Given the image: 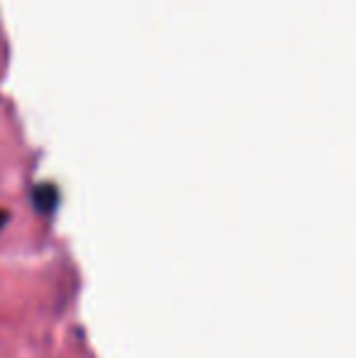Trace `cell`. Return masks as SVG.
<instances>
[{
  "mask_svg": "<svg viewBox=\"0 0 356 358\" xmlns=\"http://www.w3.org/2000/svg\"><path fill=\"white\" fill-rule=\"evenodd\" d=\"M59 200H62V195H59V188L54 183H39V185H34V190H32V205H34V210H37L39 215H52L54 210H57Z\"/></svg>",
  "mask_w": 356,
  "mask_h": 358,
  "instance_id": "obj_1",
  "label": "cell"
},
{
  "mask_svg": "<svg viewBox=\"0 0 356 358\" xmlns=\"http://www.w3.org/2000/svg\"><path fill=\"white\" fill-rule=\"evenodd\" d=\"M8 213H5V210H0V229H3V227H5V222H8Z\"/></svg>",
  "mask_w": 356,
  "mask_h": 358,
  "instance_id": "obj_2",
  "label": "cell"
}]
</instances>
